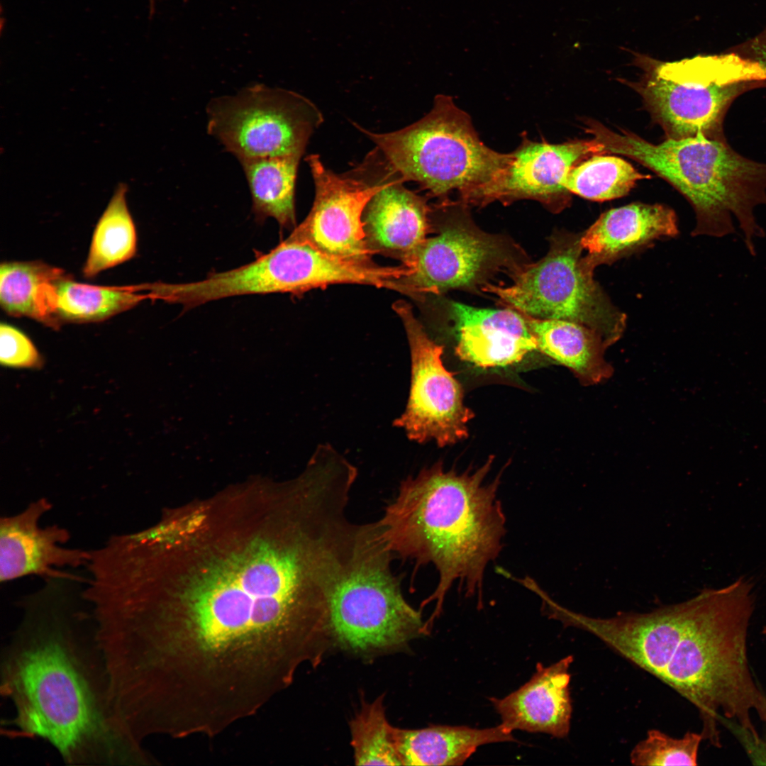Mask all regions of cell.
<instances>
[{"mask_svg": "<svg viewBox=\"0 0 766 766\" xmlns=\"http://www.w3.org/2000/svg\"><path fill=\"white\" fill-rule=\"evenodd\" d=\"M339 519L289 513L278 535L204 566L177 596L155 595L140 649L167 687L196 704L247 709L318 665L333 641L329 599L345 553Z\"/></svg>", "mask_w": 766, "mask_h": 766, "instance_id": "obj_1", "label": "cell"}, {"mask_svg": "<svg viewBox=\"0 0 766 766\" xmlns=\"http://www.w3.org/2000/svg\"><path fill=\"white\" fill-rule=\"evenodd\" d=\"M22 597L19 623L2 653L1 689L24 736L50 743L70 765H146L110 704L83 577L44 579Z\"/></svg>", "mask_w": 766, "mask_h": 766, "instance_id": "obj_2", "label": "cell"}, {"mask_svg": "<svg viewBox=\"0 0 766 766\" xmlns=\"http://www.w3.org/2000/svg\"><path fill=\"white\" fill-rule=\"evenodd\" d=\"M492 461L461 473L441 462L424 468L401 483L375 522L393 556L414 562L416 570L431 564L438 574L436 588L421 606L435 602L428 629L454 584L481 602L485 570L501 551L506 517L497 499L500 475L486 481Z\"/></svg>", "mask_w": 766, "mask_h": 766, "instance_id": "obj_3", "label": "cell"}, {"mask_svg": "<svg viewBox=\"0 0 766 766\" xmlns=\"http://www.w3.org/2000/svg\"><path fill=\"white\" fill-rule=\"evenodd\" d=\"M393 555L375 523L358 525L329 599L333 640L358 654L404 647L424 633L421 612L404 599Z\"/></svg>", "mask_w": 766, "mask_h": 766, "instance_id": "obj_4", "label": "cell"}, {"mask_svg": "<svg viewBox=\"0 0 766 766\" xmlns=\"http://www.w3.org/2000/svg\"><path fill=\"white\" fill-rule=\"evenodd\" d=\"M353 124L404 182L442 199L456 191L464 200L492 182L510 157L485 145L469 115L445 95L436 96L428 114L401 130L377 133Z\"/></svg>", "mask_w": 766, "mask_h": 766, "instance_id": "obj_5", "label": "cell"}, {"mask_svg": "<svg viewBox=\"0 0 766 766\" xmlns=\"http://www.w3.org/2000/svg\"><path fill=\"white\" fill-rule=\"evenodd\" d=\"M643 58L640 93L672 138L699 133L722 138V121L735 98L766 82L759 64L733 51L675 62Z\"/></svg>", "mask_w": 766, "mask_h": 766, "instance_id": "obj_6", "label": "cell"}, {"mask_svg": "<svg viewBox=\"0 0 766 766\" xmlns=\"http://www.w3.org/2000/svg\"><path fill=\"white\" fill-rule=\"evenodd\" d=\"M581 233H557L539 261L513 271L509 286L484 285L504 305L533 318L562 319L596 332L607 347L622 336L625 313L615 306L584 261Z\"/></svg>", "mask_w": 766, "mask_h": 766, "instance_id": "obj_7", "label": "cell"}, {"mask_svg": "<svg viewBox=\"0 0 766 766\" xmlns=\"http://www.w3.org/2000/svg\"><path fill=\"white\" fill-rule=\"evenodd\" d=\"M206 113L209 134L240 162L302 156L323 121L321 111L308 98L260 84L212 99Z\"/></svg>", "mask_w": 766, "mask_h": 766, "instance_id": "obj_8", "label": "cell"}, {"mask_svg": "<svg viewBox=\"0 0 766 766\" xmlns=\"http://www.w3.org/2000/svg\"><path fill=\"white\" fill-rule=\"evenodd\" d=\"M315 184L312 208L292 233L323 252L348 262L372 265L363 214L371 199L396 172L379 150L370 152L355 169L338 174L317 154L306 158Z\"/></svg>", "mask_w": 766, "mask_h": 766, "instance_id": "obj_9", "label": "cell"}, {"mask_svg": "<svg viewBox=\"0 0 766 766\" xmlns=\"http://www.w3.org/2000/svg\"><path fill=\"white\" fill-rule=\"evenodd\" d=\"M393 309L404 326L411 360L407 404L393 425L420 443L432 440L445 447L465 439L474 413L464 403L460 383L444 366L443 346L429 337L408 303L397 301Z\"/></svg>", "mask_w": 766, "mask_h": 766, "instance_id": "obj_10", "label": "cell"}, {"mask_svg": "<svg viewBox=\"0 0 766 766\" xmlns=\"http://www.w3.org/2000/svg\"><path fill=\"white\" fill-rule=\"evenodd\" d=\"M511 245L504 238L484 233L471 223L458 220L426 238L403 278L414 298L481 284L496 271L520 265Z\"/></svg>", "mask_w": 766, "mask_h": 766, "instance_id": "obj_11", "label": "cell"}, {"mask_svg": "<svg viewBox=\"0 0 766 766\" xmlns=\"http://www.w3.org/2000/svg\"><path fill=\"white\" fill-rule=\"evenodd\" d=\"M599 153L604 154V145L594 138L551 144L523 136L494 179L463 204L484 206L495 201L509 204L532 199L552 211L562 210L570 199V192L565 187L570 170L584 157Z\"/></svg>", "mask_w": 766, "mask_h": 766, "instance_id": "obj_12", "label": "cell"}, {"mask_svg": "<svg viewBox=\"0 0 766 766\" xmlns=\"http://www.w3.org/2000/svg\"><path fill=\"white\" fill-rule=\"evenodd\" d=\"M52 507L41 498L22 511L0 518V581L8 583L28 576L48 579L87 566L91 550L66 547L70 533L62 526H40Z\"/></svg>", "mask_w": 766, "mask_h": 766, "instance_id": "obj_13", "label": "cell"}, {"mask_svg": "<svg viewBox=\"0 0 766 766\" xmlns=\"http://www.w3.org/2000/svg\"><path fill=\"white\" fill-rule=\"evenodd\" d=\"M455 353L482 368L505 367L538 350L524 316L506 309H484L453 302Z\"/></svg>", "mask_w": 766, "mask_h": 766, "instance_id": "obj_14", "label": "cell"}, {"mask_svg": "<svg viewBox=\"0 0 766 766\" xmlns=\"http://www.w3.org/2000/svg\"><path fill=\"white\" fill-rule=\"evenodd\" d=\"M573 660L568 655L548 667L538 663L532 677L517 690L503 699L491 698L501 723L512 731L566 737L572 712L569 668Z\"/></svg>", "mask_w": 766, "mask_h": 766, "instance_id": "obj_15", "label": "cell"}, {"mask_svg": "<svg viewBox=\"0 0 766 766\" xmlns=\"http://www.w3.org/2000/svg\"><path fill=\"white\" fill-rule=\"evenodd\" d=\"M404 182L396 172L367 204L363 221L370 249L396 257L409 268L427 238L431 209Z\"/></svg>", "mask_w": 766, "mask_h": 766, "instance_id": "obj_16", "label": "cell"}, {"mask_svg": "<svg viewBox=\"0 0 766 766\" xmlns=\"http://www.w3.org/2000/svg\"><path fill=\"white\" fill-rule=\"evenodd\" d=\"M679 233L673 210L661 204L634 203L603 213L583 233V257L592 270L628 255L653 240Z\"/></svg>", "mask_w": 766, "mask_h": 766, "instance_id": "obj_17", "label": "cell"}, {"mask_svg": "<svg viewBox=\"0 0 766 766\" xmlns=\"http://www.w3.org/2000/svg\"><path fill=\"white\" fill-rule=\"evenodd\" d=\"M522 315L538 350L570 369L583 385L599 384L612 375L613 367L604 357L607 346L596 332L567 320Z\"/></svg>", "mask_w": 766, "mask_h": 766, "instance_id": "obj_18", "label": "cell"}, {"mask_svg": "<svg viewBox=\"0 0 766 766\" xmlns=\"http://www.w3.org/2000/svg\"><path fill=\"white\" fill-rule=\"evenodd\" d=\"M506 741L516 740L502 723L482 729L465 726L396 728L402 765H462L479 746Z\"/></svg>", "mask_w": 766, "mask_h": 766, "instance_id": "obj_19", "label": "cell"}, {"mask_svg": "<svg viewBox=\"0 0 766 766\" xmlns=\"http://www.w3.org/2000/svg\"><path fill=\"white\" fill-rule=\"evenodd\" d=\"M151 299L150 284L105 287L74 281L68 275L57 280L50 306L57 328L62 323L101 321Z\"/></svg>", "mask_w": 766, "mask_h": 766, "instance_id": "obj_20", "label": "cell"}, {"mask_svg": "<svg viewBox=\"0 0 766 766\" xmlns=\"http://www.w3.org/2000/svg\"><path fill=\"white\" fill-rule=\"evenodd\" d=\"M301 155L260 157L240 162L255 216L274 218L284 228L296 227L295 187Z\"/></svg>", "mask_w": 766, "mask_h": 766, "instance_id": "obj_21", "label": "cell"}, {"mask_svg": "<svg viewBox=\"0 0 766 766\" xmlns=\"http://www.w3.org/2000/svg\"><path fill=\"white\" fill-rule=\"evenodd\" d=\"M64 271L40 261L6 262L0 266V303L13 316L33 318L56 328L50 307L53 283Z\"/></svg>", "mask_w": 766, "mask_h": 766, "instance_id": "obj_22", "label": "cell"}, {"mask_svg": "<svg viewBox=\"0 0 766 766\" xmlns=\"http://www.w3.org/2000/svg\"><path fill=\"white\" fill-rule=\"evenodd\" d=\"M126 190V185L119 184L96 226L83 269L87 277L130 260L136 252V231Z\"/></svg>", "mask_w": 766, "mask_h": 766, "instance_id": "obj_23", "label": "cell"}, {"mask_svg": "<svg viewBox=\"0 0 766 766\" xmlns=\"http://www.w3.org/2000/svg\"><path fill=\"white\" fill-rule=\"evenodd\" d=\"M648 177L621 157L596 154L570 170L565 187L582 198L602 201L626 195L638 180Z\"/></svg>", "mask_w": 766, "mask_h": 766, "instance_id": "obj_24", "label": "cell"}, {"mask_svg": "<svg viewBox=\"0 0 766 766\" xmlns=\"http://www.w3.org/2000/svg\"><path fill=\"white\" fill-rule=\"evenodd\" d=\"M384 698L362 701L350 722L351 745L357 765H402L396 744V728L387 719Z\"/></svg>", "mask_w": 766, "mask_h": 766, "instance_id": "obj_25", "label": "cell"}, {"mask_svg": "<svg viewBox=\"0 0 766 766\" xmlns=\"http://www.w3.org/2000/svg\"><path fill=\"white\" fill-rule=\"evenodd\" d=\"M701 733L687 732L681 738L671 737L657 729H650L647 737L637 743L630 754L634 765H697Z\"/></svg>", "mask_w": 766, "mask_h": 766, "instance_id": "obj_26", "label": "cell"}, {"mask_svg": "<svg viewBox=\"0 0 766 766\" xmlns=\"http://www.w3.org/2000/svg\"><path fill=\"white\" fill-rule=\"evenodd\" d=\"M0 360L1 365L15 368H37L43 363L30 338L18 328L4 323L0 326Z\"/></svg>", "mask_w": 766, "mask_h": 766, "instance_id": "obj_27", "label": "cell"}, {"mask_svg": "<svg viewBox=\"0 0 766 766\" xmlns=\"http://www.w3.org/2000/svg\"><path fill=\"white\" fill-rule=\"evenodd\" d=\"M726 726L739 738L753 765H766V736L754 741L736 723L728 722Z\"/></svg>", "mask_w": 766, "mask_h": 766, "instance_id": "obj_28", "label": "cell"}, {"mask_svg": "<svg viewBox=\"0 0 766 766\" xmlns=\"http://www.w3.org/2000/svg\"><path fill=\"white\" fill-rule=\"evenodd\" d=\"M732 50L757 62L766 71V28Z\"/></svg>", "mask_w": 766, "mask_h": 766, "instance_id": "obj_29", "label": "cell"}, {"mask_svg": "<svg viewBox=\"0 0 766 766\" xmlns=\"http://www.w3.org/2000/svg\"><path fill=\"white\" fill-rule=\"evenodd\" d=\"M155 0H149L150 7V8H154L155 7Z\"/></svg>", "mask_w": 766, "mask_h": 766, "instance_id": "obj_30", "label": "cell"}, {"mask_svg": "<svg viewBox=\"0 0 766 766\" xmlns=\"http://www.w3.org/2000/svg\"><path fill=\"white\" fill-rule=\"evenodd\" d=\"M762 633L766 636V625L762 628Z\"/></svg>", "mask_w": 766, "mask_h": 766, "instance_id": "obj_31", "label": "cell"}, {"mask_svg": "<svg viewBox=\"0 0 766 766\" xmlns=\"http://www.w3.org/2000/svg\"><path fill=\"white\" fill-rule=\"evenodd\" d=\"M153 291H154V283H153ZM154 297H155V295H154Z\"/></svg>", "mask_w": 766, "mask_h": 766, "instance_id": "obj_32", "label": "cell"}]
</instances>
